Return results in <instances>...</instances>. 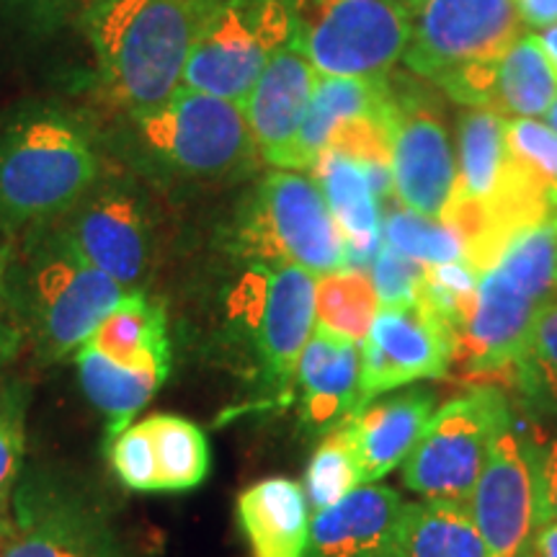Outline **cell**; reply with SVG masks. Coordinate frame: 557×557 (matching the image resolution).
I'll return each instance as SVG.
<instances>
[{"label":"cell","instance_id":"cell-11","mask_svg":"<svg viewBox=\"0 0 557 557\" xmlns=\"http://www.w3.org/2000/svg\"><path fill=\"white\" fill-rule=\"evenodd\" d=\"M132 116L145 145L189 176H230L259 156L246 109L220 96L181 86L165 103Z\"/></svg>","mask_w":557,"mask_h":557},{"label":"cell","instance_id":"cell-26","mask_svg":"<svg viewBox=\"0 0 557 557\" xmlns=\"http://www.w3.org/2000/svg\"><path fill=\"white\" fill-rule=\"evenodd\" d=\"M75 364L83 393L107 418L111 438L129 426L132 418L148 406L156 389L169 377L165 369L120 364L90 346L75 351Z\"/></svg>","mask_w":557,"mask_h":557},{"label":"cell","instance_id":"cell-24","mask_svg":"<svg viewBox=\"0 0 557 557\" xmlns=\"http://www.w3.org/2000/svg\"><path fill=\"white\" fill-rule=\"evenodd\" d=\"M238 521L253 557H305L308 553L310 508L295 480L269 478L243 491Z\"/></svg>","mask_w":557,"mask_h":557},{"label":"cell","instance_id":"cell-2","mask_svg":"<svg viewBox=\"0 0 557 557\" xmlns=\"http://www.w3.org/2000/svg\"><path fill=\"white\" fill-rule=\"evenodd\" d=\"M197 18L199 0H96L83 13L103 83L132 114L184 86Z\"/></svg>","mask_w":557,"mask_h":557},{"label":"cell","instance_id":"cell-28","mask_svg":"<svg viewBox=\"0 0 557 557\" xmlns=\"http://www.w3.org/2000/svg\"><path fill=\"white\" fill-rule=\"evenodd\" d=\"M398 557H487V547L468 504L423 498L408 504Z\"/></svg>","mask_w":557,"mask_h":557},{"label":"cell","instance_id":"cell-25","mask_svg":"<svg viewBox=\"0 0 557 557\" xmlns=\"http://www.w3.org/2000/svg\"><path fill=\"white\" fill-rule=\"evenodd\" d=\"M389 75V73H387ZM385 78H331L318 75L315 94L305 114L299 135L292 145L282 171H310L315 160L329 150V143L341 124L361 116L382 114L387 103Z\"/></svg>","mask_w":557,"mask_h":557},{"label":"cell","instance_id":"cell-17","mask_svg":"<svg viewBox=\"0 0 557 557\" xmlns=\"http://www.w3.org/2000/svg\"><path fill=\"white\" fill-rule=\"evenodd\" d=\"M60 240L124 289L137 287L148 269V220L139 201L124 191L96 194Z\"/></svg>","mask_w":557,"mask_h":557},{"label":"cell","instance_id":"cell-18","mask_svg":"<svg viewBox=\"0 0 557 557\" xmlns=\"http://www.w3.org/2000/svg\"><path fill=\"white\" fill-rule=\"evenodd\" d=\"M408 500L387 485H361L315 513L305 557H398Z\"/></svg>","mask_w":557,"mask_h":557},{"label":"cell","instance_id":"cell-4","mask_svg":"<svg viewBox=\"0 0 557 557\" xmlns=\"http://www.w3.org/2000/svg\"><path fill=\"white\" fill-rule=\"evenodd\" d=\"M99 158L81 127L39 114L0 139V220L11 225L58 218L86 197Z\"/></svg>","mask_w":557,"mask_h":557},{"label":"cell","instance_id":"cell-36","mask_svg":"<svg viewBox=\"0 0 557 557\" xmlns=\"http://www.w3.org/2000/svg\"><path fill=\"white\" fill-rule=\"evenodd\" d=\"M111 465L129 491L160 493V468L148 421H139L114 436Z\"/></svg>","mask_w":557,"mask_h":557},{"label":"cell","instance_id":"cell-37","mask_svg":"<svg viewBox=\"0 0 557 557\" xmlns=\"http://www.w3.org/2000/svg\"><path fill=\"white\" fill-rule=\"evenodd\" d=\"M369 276L377 289L380 305H406L416 302L418 289L426 278V267L410 256H403L400 250L382 246Z\"/></svg>","mask_w":557,"mask_h":557},{"label":"cell","instance_id":"cell-20","mask_svg":"<svg viewBox=\"0 0 557 557\" xmlns=\"http://www.w3.org/2000/svg\"><path fill=\"white\" fill-rule=\"evenodd\" d=\"M318 86V70L295 47H282L243 101L259 156L282 169Z\"/></svg>","mask_w":557,"mask_h":557},{"label":"cell","instance_id":"cell-8","mask_svg":"<svg viewBox=\"0 0 557 557\" xmlns=\"http://www.w3.org/2000/svg\"><path fill=\"white\" fill-rule=\"evenodd\" d=\"M511 423V400L504 389L470 387L436 408L403 465V485L426 500L468 504L493 444Z\"/></svg>","mask_w":557,"mask_h":557},{"label":"cell","instance_id":"cell-23","mask_svg":"<svg viewBox=\"0 0 557 557\" xmlns=\"http://www.w3.org/2000/svg\"><path fill=\"white\" fill-rule=\"evenodd\" d=\"M346 240V269H372L382 250V209L359 160L325 150L310 169Z\"/></svg>","mask_w":557,"mask_h":557},{"label":"cell","instance_id":"cell-16","mask_svg":"<svg viewBox=\"0 0 557 557\" xmlns=\"http://www.w3.org/2000/svg\"><path fill=\"white\" fill-rule=\"evenodd\" d=\"M434 86L455 103L496 111L506 120L547 116L557 99V75L534 32L521 34L498 58L451 70Z\"/></svg>","mask_w":557,"mask_h":557},{"label":"cell","instance_id":"cell-19","mask_svg":"<svg viewBox=\"0 0 557 557\" xmlns=\"http://www.w3.org/2000/svg\"><path fill=\"white\" fill-rule=\"evenodd\" d=\"M434 413L436 395L426 387H413L387 398L380 395L348 413L338 429L357 457L361 485L377 483L406 462Z\"/></svg>","mask_w":557,"mask_h":557},{"label":"cell","instance_id":"cell-41","mask_svg":"<svg viewBox=\"0 0 557 557\" xmlns=\"http://www.w3.org/2000/svg\"><path fill=\"white\" fill-rule=\"evenodd\" d=\"M532 549L537 557H557V519H547L532 537Z\"/></svg>","mask_w":557,"mask_h":557},{"label":"cell","instance_id":"cell-45","mask_svg":"<svg viewBox=\"0 0 557 557\" xmlns=\"http://www.w3.org/2000/svg\"><path fill=\"white\" fill-rule=\"evenodd\" d=\"M517 557H537V553H534V549H532V545H529V547L524 549V553H519Z\"/></svg>","mask_w":557,"mask_h":557},{"label":"cell","instance_id":"cell-30","mask_svg":"<svg viewBox=\"0 0 557 557\" xmlns=\"http://www.w3.org/2000/svg\"><path fill=\"white\" fill-rule=\"evenodd\" d=\"M156 444L160 491L181 493L205 483L209 472V444L205 431L197 423L181 416H150L145 418Z\"/></svg>","mask_w":557,"mask_h":557},{"label":"cell","instance_id":"cell-44","mask_svg":"<svg viewBox=\"0 0 557 557\" xmlns=\"http://www.w3.org/2000/svg\"><path fill=\"white\" fill-rule=\"evenodd\" d=\"M70 3L81 5V9H83V13H86V11L90 9V5H94V3H96V0H70Z\"/></svg>","mask_w":557,"mask_h":557},{"label":"cell","instance_id":"cell-34","mask_svg":"<svg viewBox=\"0 0 557 557\" xmlns=\"http://www.w3.org/2000/svg\"><path fill=\"white\" fill-rule=\"evenodd\" d=\"M506 145L557 212V132L537 120H508Z\"/></svg>","mask_w":557,"mask_h":557},{"label":"cell","instance_id":"cell-13","mask_svg":"<svg viewBox=\"0 0 557 557\" xmlns=\"http://www.w3.org/2000/svg\"><path fill=\"white\" fill-rule=\"evenodd\" d=\"M408 24L403 62L436 83L470 62L493 60L524 34L513 0H400Z\"/></svg>","mask_w":557,"mask_h":557},{"label":"cell","instance_id":"cell-9","mask_svg":"<svg viewBox=\"0 0 557 557\" xmlns=\"http://www.w3.org/2000/svg\"><path fill=\"white\" fill-rule=\"evenodd\" d=\"M385 124L395 201L410 212L442 220L457 186V152L431 83L410 70L389 73Z\"/></svg>","mask_w":557,"mask_h":557},{"label":"cell","instance_id":"cell-38","mask_svg":"<svg viewBox=\"0 0 557 557\" xmlns=\"http://www.w3.org/2000/svg\"><path fill=\"white\" fill-rule=\"evenodd\" d=\"M21 344H24V323L9 284V256L0 248V367L16 357Z\"/></svg>","mask_w":557,"mask_h":557},{"label":"cell","instance_id":"cell-6","mask_svg":"<svg viewBox=\"0 0 557 557\" xmlns=\"http://www.w3.org/2000/svg\"><path fill=\"white\" fill-rule=\"evenodd\" d=\"M289 41V0H199L184 88L243 107L267 62Z\"/></svg>","mask_w":557,"mask_h":557},{"label":"cell","instance_id":"cell-33","mask_svg":"<svg viewBox=\"0 0 557 557\" xmlns=\"http://www.w3.org/2000/svg\"><path fill=\"white\" fill-rule=\"evenodd\" d=\"M357 487H361L357 457H354V449L344 431L336 426L329 431V436L323 438V444L310 459L308 475H305V496H308L310 506L318 513L323 508L338 504L341 498H346Z\"/></svg>","mask_w":557,"mask_h":557},{"label":"cell","instance_id":"cell-21","mask_svg":"<svg viewBox=\"0 0 557 557\" xmlns=\"http://www.w3.org/2000/svg\"><path fill=\"white\" fill-rule=\"evenodd\" d=\"M0 557H116L99 517L52 496H24L13 504L0 537Z\"/></svg>","mask_w":557,"mask_h":557},{"label":"cell","instance_id":"cell-42","mask_svg":"<svg viewBox=\"0 0 557 557\" xmlns=\"http://www.w3.org/2000/svg\"><path fill=\"white\" fill-rule=\"evenodd\" d=\"M537 37H540L542 50H545V54H547L549 65H553L555 75H557V24L547 26V29H542V32L537 34Z\"/></svg>","mask_w":557,"mask_h":557},{"label":"cell","instance_id":"cell-35","mask_svg":"<svg viewBox=\"0 0 557 557\" xmlns=\"http://www.w3.org/2000/svg\"><path fill=\"white\" fill-rule=\"evenodd\" d=\"M24 459V406L18 389L0 387V537L11 524L13 487Z\"/></svg>","mask_w":557,"mask_h":557},{"label":"cell","instance_id":"cell-15","mask_svg":"<svg viewBox=\"0 0 557 557\" xmlns=\"http://www.w3.org/2000/svg\"><path fill=\"white\" fill-rule=\"evenodd\" d=\"M449 364V341L421 302L380 305L361 344L357 408L418 380L444 377Z\"/></svg>","mask_w":557,"mask_h":557},{"label":"cell","instance_id":"cell-14","mask_svg":"<svg viewBox=\"0 0 557 557\" xmlns=\"http://www.w3.org/2000/svg\"><path fill=\"white\" fill-rule=\"evenodd\" d=\"M124 295L122 284L60 240V248L32 276V320L41 351L50 359H65L78 351Z\"/></svg>","mask_w":557,"mask_h":557},{"label":"cell","instance_id":"cell-31","mask_svg":"<svg viewBox=\"0 0 557 557\" xmlns=\"http://www.w3.org/2000/svg\"><path fill=\"white\" fill-rule=\"evenodd\" d=\"M513 372L521 400L540 416L557 418V299L540 312Z\"/></svg>","mask_w":557,"mask_h":557},{"label":"cell","instance_id":"cell-12","mask_svg":"<svg viewBox=\"0 0 557 557\" xmlns=\"http://www.w3.org/2000/svg\"><path fill=\"white\" fill-rule=\"evenodd\" d=\"M545 451L547 444L517 423L493 444L470 496V513L483 534L487 557L524 553L547 521Z\"/></svg>","mask_w":557,"mask_h":557},{"label":"cell","instance_id":"cell-39","mask_svg":"<svg viewBox=\"0 0 557 557\" xmlns=\"http://www.w3.org/2000/svg\"><path fill=\"white\" fill-rule=\"evenodd\" d=\"M521 21L529 29H547L557 24V0H513Z\"/></svg>","mask_w":557,"mask_h":557},{"label":"cell","instance_id":"cell-43","mask_svg":"<svg viewBox=\"0 0 557 557\" xmlns=\"http://www.w3.org/2000/svg\"><path fill=\"white\" fill-rule=\"evenodd\" d=\"M547 124L557 132V99H555V103H553V107H549V111H547Z\"/></svg>","mask_w":557,"mask_h":557},{"label":"cell","instance_id":"cell-27","mask_svg":"<svg viewBox=\"0 0 557 557\" xmlns=\"http://www.w3.org/2000/svg\"><path fill=\"white\" fill-rule=\"evenodd\" d=\"M90 348L127 367L171 369L165 312L139 292H127L88 338Z\"/></svg>","mask_w":557,"mask_h":557},{"label":"cell","instance_id":"cell-7","mask_svg":"<svg viewBox=\"0 0 557 557\" xmlns=\"http://www.w3.org/2000/svg\"><path fill=\"white\" fill-rule=\"evenodd\" d=\"M292 41L318 75L385 78L406 54L400 0H289Z\"/></svg>","mask_w":557,"mask_h":557},{"label":"cell","instance_id":"cell-22","mask_svg":"<svg viewBox=\"0 0 557 557\" xmlns=\"http://www.w3.org/2000/svg\"><path fill=\"white\" fill-rule=\"evenodd\" d=\"M359 380L361 346L315 325L292 380L305 426L318 434L336 429L357 408Z\"/></svg>","mask_w":557,"mask_h":557},{"label":"cell","instance_id":"cell-10","mask_svg":"<svg viewBox=\"0 0 557 557\" xmlns=\"http://www.w3.org/2000/svg\"><path fill=\"white\" fill-rule=\"evenodd\" d=\"M318 276L292 263H248L227 297L269 389H289L302 348L315 331Z\"/></svg>","mask_w":557,"mask_h":557},{"label":"cell","instance_id":"cell-40","mask_svg":"<svg viewBox=\"0 0 557 557\" xmlns=\"http://www.w3.org/2000/svg\"><path fill=\"white\" fill-rule=\"evenodd\" d=\"M545 508L547 519H557V436L545 451Z\"/></svg>","mask_w":557,"mask_h":557},{"label":"cell","instance_id":"cell-1","mask_svg":"<svg viewBox=\"0 0 557 557\" xmlns=\"http://www.w3.org/2000/svg\"><path fill=\"white\" fill-rule=\"evenodd\" d=\"M506 116L468 109L457 124V186L444 222L462 240V261L483 276L527 230L553 218L540 186L506 145Z\"/></svg>","mask_w":557,"mask_h":557},{"label":"cell","instance_id":"cell-29","mask_svg":"<svg viewBox=\"0 0 557 557\" xmlns=\"http://www.w3.org/2000/svg\"><path fill=\"white\" fill-rule=\"evenodd\" d=\"M380 310V297L372 276L361 269H341L318 276L315 325L354 344H364L372 320Z\"/></svg>","mask_w":557,"mask_h":557},{"label":"cell","instance_id":"cell-32","mask_svg":"<svg viewBox=\"0 0 557 557\" xmlns=\"http://www.w3.org/2000/svg\"><path fill=\"white\" fill-rule=\"evenodd\" d=\"M382 240L423 267L462 261V240L447 222L410 212L398 201L382 209Z\"/></svg>","mask_w":557,"mask_h":557},{"label":"cell","instance_id":"cell-5","mask_svg":"<svg viewBox=\"0 0 557 557\" xmlns=\"http://www.w3.org/2000/svg\"><path fill=\"white\" fill-rule=\"evenodd\" d=\"M233 250L248 263H292L323 276L346 269V240L310 176L274 171L256 186L233 230Z\"/></svg>","mask_w":557,"mask_h":557},{"label":"cell","instance_id":"cell-3","mask_svg":"<svg viewBox=\"0 0 557 557\" xmlns=\"http://www.w3.org/2000/svg\"><path fill=\"white\" fill-rule=\"evenodd\" d=\"M555 289L557 214L521 233L480 276L475 305L451 348V361L472 374L511 369Z\"/></svg>","mask_w":557,"mask_h":557}]
</instances>
